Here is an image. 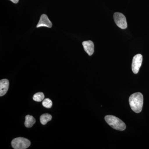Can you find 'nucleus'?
<instances>
[{
  "mask_svg": "<svg viewBox=\"0 0 149 149\" xmlns=\"http://www.w3.org/2000/svg\"><path fill=\"white\" fill-rule=\"evenodd\" d=\"M115 22L118 27L122 29H126L127 23L125 16L122 13H115L113 15Z\"/></svg>",
  "mask_w": 149,
  "mask_h": 149,
  "instance_id": "nucleus-4",
  "label": "nucleus"
},
{
  "mask_svg": "<svg viewBox=\"0 0 149 149\" xmlns=\"http://www.w3.org/2000/svg\"><path fill=\"white\" fill-rule=\"evenodd\" d=\"M10 1H11L12 2L14 3H17L19 0H10Z\"/></svg>",
  "mask_w": 149,
  "mask_h": 149,
  "instance_id": "nucleus-13",
  "label": "nucleus"
},
{
  "mask_svg": "<svg viewBox=\"0 0 149 149\" xmlns=\"http://www.w3.org/2000/svg\"><path fill=\"white\" fill-rule=\"evenodd\" d=\"M52 24L49 20L48 16L45 14H43L40 17V21L37 25V28L42 27H45L51 28Z\"/></svg>",
  "mask_w": 149,
  "mask_h": 149,
  "instance_id": "nucleus-6",
  "label": "nucleus"
},
{
  "mask_svg": "<svg viewBox=\"0 0 149 149\" xmlns=\"http://www.w3.org/2000/svg\"><path fill=\"white\" fill-rule=\"evenodd\" d=\"M143 56L141 54H138L133 57L132 61V69L133 73L137 74L142 65Z\"/></svg>",
  "mask_w": 149,
  "mask_h": 149,
  "instance_id": "nucleus-5",
  "label": "nucleus"
},
{
  "mask_svg": "<svg viewBox=\"0 0 149 149\" xmlns=\"http://www.w3.org/2000/svg\"><path fill=\"white\" fill-rule=\"evenodd\" d=\"M9 86V82L7 79H4L0 81V96L4 95L7 92Z\"/></svg>",
  "mask_w": 149,
  "mask_h": 149,
  "instance_id": "nucleus-8",
  "label": "nucleus"
},
{
  "mask_svg": "<svg viewBox=\"0 0 149 149\" xmlns=\"http://www.w3.org/2000/svg\"><path fill=\"white\" fill-rule=\"evenodd\" d=\"M105 120L111 128L116 130L123 131L126 128L125 123L114 116H106L105 117Z\"/></svg>",
  "mask_w": 149,
  "mask_h": 149,
  "instance_id": "nucleus-2",
  "label": "nucleus"
},
{
  "mask_svg": "<svg viewBox=\"0 0 149 149\" xmlns=\"http://www.w3.org/2000/svg\"><path fill=\"white\" fill-rule=\"evenodd\" d=\"M42 105L47 108H50L52 106V102L49 98L44 99L42 102Z\"/></svg>",
  "mask_w": 149,
  "mask_h": 149,
  "instance_id": "nucleus-12",
  "label": "nucleus"
},
{
  "mask_svg": "<svg viewBox=\"0 0 149 149\" xmlns=\"http://www.w3.org/2000/svg\"><path fill=\"white\" fill-rule=\"evenodd\" d=\"M84 49L89 56H92L94 53V45L92 41H84L83 42Z\"/></svg>",
  "mask_w": 149,
  "mask_h": 149,
  "instance_id": "nucleus-7",
  "label": "nucleus"
},
{
  "mask_svg": "<svg viewBox=\"0 0 149 149\" xmlns=\"http://www.w3.org/2000/svg\"><path fill=\"white\" fill-rule=\"evenodd\" d=\"M36 122L35 118L32 116L27 115L25 117L24 125L27 128H31Z\"/></svg>",
  "mask_w": 149,
  "mask_h": 149,
  "instance_id": "nucleus-9",
  "label": "nucleus"
},
{
  "mask_svg": "<svg viewBox=\"0 0 149 149\" xmlns=\"http://www.w3.org/2000/svg\"><path fill=\"white\" fill-rule=\"evenodd\" d=\"M52 116L49 113H45L42 115L40 117V122L43 125H45L47 123L52 119Z\"/></svg>",
  "mask_w": 149,
  "mask_h": 149,
  "instance_id": "nucleus-10",
  "label": "nucleus"
},
{
  "mask_svg": "<svg viewBox=\"0 0 149 149\" xmlns=\"http://www.w3.org/2000/svg\"><path fill=\"white\" fill-rule=\"evenodd\" d=\"M45 99V95L42 93H38L34 95L33 97V100L35 101L41 102Z\"/></svg>",
  "mask_w": 149,
  "mask_h": 149,
  "instance_id": "nucleus-11",
  "label": "nucleus"
},
{
  "mask_svg": "<svg viewBox=\"0 0 149 149\" xmlns=\"http://www.w3.org/2000/svg\"><path fill=\"white\" fill-rule=\"evenodd\" d=\"M130 107L133 111L137 113L141 112L143 104V97L142 93H134L130 95L129 99Z\"/></svg>",
  "mask_w": 149,
  "mask_h": 149,
  "instance_id": "nucleus-1",
  "label": "nucleus"
},
{
  "mask_svg": "<svg viewBox=\"0 0 149 149\" xmlns=\"http://www.w3.org/2000/svg\"><path fill=\"white\" fill-rule=\"evenodd\" d=\"M31 145L30 141L24 138L19 137L14 139L11 142V145L15 149H25Z\"/></svg>",
  "mask_w": 149,
  "mask_h": 149,
  "instance_id": "nucleus-3",
  "label": "nucleus"
}]
</instances>
